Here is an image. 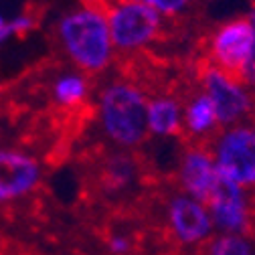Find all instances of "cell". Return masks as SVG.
Listing matches in <instances>:
<instances>
[{
	"instance_id": "1",
	"label": "cell",
	"mask_w": 255,
	"mask_h": 255,
	"mask_svg": "<svg viewBox=\"0 0 255 255\" xmlns=\"http://www.w3.org/2000/svg\"><path fill=\"white\" fill-rule=\"evenodd\" d=\"M55 41L67 63L85 73H106L118 57L104 0H81L55 22Z\"/></svg>"
},
{
	"instance_id": "2",
	"label": "cell",
	"mask_w": 255,
	"mask_h": 255,
	"mask_svg": "<svg viewBox=\"0 0 255 255\" xmlns=\"http://www.w3.org/2000/svg\"><path fill=\"white\" fill-rule=\"evenodd\" d=\"M150 93L132 79L118 77L106 81L95 93V122L102 136L118 150L140 148L150 136L146 126Z\"/></svg>"
},
{
	"instance_id": "3",
	"label": "cell",
	"mask_w": 255,
	"mask_h": 255,
	"mask_svg": "<svg viewBox=\"0 0 255 255\" xmlns=\"http://www.w3.org/2000/svg\"><path fill=\"white\" fill-rule=\"evenodd\" d=\"M110 35L118 55H134L154 47L164 35L166 18L156 10L128 0H104Z\"/></svg>"
},
{
	"instance_id": "4",
	"label": "cell",
	"mask_w": 255,
	"mask_h": 255,
	"mask_svg": "<svg viewBox=\"0 0 255 255\" xmlns=\"http://www.w3.org/2000/svg\"><path fill=\"white\" fill-rule=\"evenodd\" d=\"M209 148L223 178L245 190L255 188V122L221 128Z\"/></svg>"
},
{
	"instance_id": "5",
	"label": "cell",
	"mask_w": 255,
	"mask_h": 255,
	"mask_svg": "<svg viewBox=\"0 0 255 255\" xmlns=\"http://www.w3.org/2000/svg\"><path fill=\"white\" fill-rule=\"evenodd\" d=\"M199 89L213 102L221 128L247 122L255 108L253 91L237 75L223 71L211 63L201 69Z\"/></svg>"
},
{
	"instance_id": "6",
	"label": "cell",
	"mask_w": 255,
	"mask_h": 255,
	"mask_svg": "<svg viewBox=\"0 0 255 255\" xmlns=\"http://www.w3.org/2000/svg\"><path fill=\"white\" fill-rule=\"evenodd\" d=\"M164 223L168 235L180 247H207L217 235L207 203L188 197L180 190L166 199Z\"/></svg>"
},
{
	"instance_id": "7",
	"label": "cell",
	"mask_w": 255,
	"mask_h": 255,
	"mask_svg": "<svg viewBox=\"0 0 255 255\" xmlns=\"http://www.w3.org/2000/svg\"><path fill=\"white\" fill-rule=\"evenodd\" d=\"M255 49V33L249 20L235 16L213 28L207 43L209 63L231 75H241Z\"/></svg>"
},
{
	"instance_id": "8",
	"label": "cell",
	"mask_w": 255,
	"mask_h": 255,
	"mask_svg": "<svg viewBox=\"0 0 255 255\" xmlns=\"http://www.w3.org/2000/svg\"><path fill=\"white\" fill-rule=\"evenodd\" d=\"M43 162L22 148L0 146V209L35 195L43 182Z\"/></svg>"
},
{
	"instance_id": "9",
	"label": "cell",
	"mask_w": 255,
	"mask_h": 255,
	"mask_svg": "<svg viewBox=\"0 0 255 255\" xmlns=\"http://www.w3.org/2000/svg\"><path fill=\"white\" fill-rule=\"evenodd\" d=\"M217 235H243L249 237L253 227V207L249 190L223 178L207 201Z\"/></svg>"
},
{
	"instance_id": "10",
	"label": "cell",
	"mask_w": 255,
	"mask_h": 255,
	"mask_svg": "<svg viewBox=\"0 0 255 255\" xmlns=\"http://www.w3.org/2000/svg\"><path fill=\"white\" fill-rule=\"evenodd\" d=\"M219 180L221 172L207 144H190L182 150L176 162V182L180 193L207 203Z\"/></svg>"
},
{
	"instance_id": "11",
	"label": "cell",
	"mask_w": 255,
	"mask_h": 255,
	"mask_svg": "<svg viewBox=\"0 0 255 255\" xmlns=\"http://www.w3.org/2000/svg\"><path fill=\"white\" fill-rule=\"evenodd\" d=\"M221 130L217 110L207 95L197 89L182 102V134H186L193 144H205Z\"/></svg>"
},
{
	"instance_id": "12",
	"label": "cell",
	"mask_w": 255,
	"mask_h": 255,
	"mask_svg": "<svg viewBox=\"0 0 255 255\" xmlns=\"http://www.w3.org/2000/svg\"><path fill=\"white\" fill-rule=\"evenodd\" d=\"M148 136L170 140L182 134V100L176 93H154L146 110Z\"/></svg>"
},
{
	"instance_id": "13",
	"label": "cell",
	"mask_w": 255,
	"mask_h": 255,
	"mask_svg": "<svg viewBox=\"0 0 255 255\" xmlns=\"http://www.w3.org/2000/svg\"><path fill=\"white\" fill-rule=\"evenodd\" d=\"M91 91L93 85L89 75L73 67L57 71L49 81V98L53 106L65 112H75L83 108L91 98Z\"/></svg>"
},
{
	"instance_id": "14",
	"label": "cell",
	"mask_w": 255,
	"mask_h": 255,
	"mask_svg": "<svg viewBox=\"0 0 255 255\" xmlns=\"http://www.w3.org/2000/svg\"><path fill=\"white\" fill-rule=\"evenodd\" d=\"M138 178V164L130 152L118 150L102 166V188L108 195H120L128 190Z\"/></svg>"
},
{
	"instance_id": "15",
	"label": "cell",
	"mask_w": 255,
	"mask_h": 255,
	"mask_svg": "<svg viewBox=\"0 0 255 255\" xmlns=\"http://www.w3.org/2000/svg\"><path fill=\"white\" fill-rule=\"evenodd\" d=\"M205 255H255V245L243 235H215Z\"/></svg>"
},
{
	"instance_id": "16",
	"label": "cell",
	"mask_w": 255,
	"mask_h": 255,
	"mask_svg": "<svg viewBox=\"0 0 255 255\" xmlns=\"http://www.w3.org/2000/svg\"><path fill=\"white\" fill-rule=\"evenodd\" d=\"M128 2L144 4L152 10H156L158 14H162L166 20H170V18H178V16L186 14L197 0H128Z\"/></svg>"
},
{
	"instance_id": "17",
	"label": "cell",
	"mask_w": 255,
	"mask_h": 255,
	"mask_svg": "<svg viewBox=\"0 0 255 255\" xmlns=\"http://www.w3.org/2000/svg\"><path fill=\"white\" fill-rule=\"evenodd\" d=\"M106 247L112 255H130L134 249V241L132 237L124 233V231H114L108 235L106 239Z\"/></svg>"
},
{
	"instance_id": "18",
	"label": "cell",
	"mask_w": 255,
	"mask_h": 255,
	"mask_svg": "<svg viewBox=\"0 0 255 255\" xmlns=\"http://www.w3.org/2000/svg\"><path fill=\"white\" fill-rule=\"evenodd\" d=\"M10 26H12L14 37H24V35L30 33V30H35V26H37V16L30 12V10L18 12L16 16L10 18Z\"/></svg>"
},
{
	"instance_id": "19",
	"label": "cell",
	"mask_w": 255,
	"mask_h": 255,
	"mask_svg": "<svg viewBox=\"0 0 255 255\" xmlns=\"http://www.w3.org/2000/svg\"><path fill=\"white\" fill-rule=\"evenodd\" d=\"M245 18L249 20V24H251V28H253V33H255V4L247 10V14H245ZM239 79L253 91L255 89V49H253V55H251V59H249V63L245 65V69L241 71V75H239Z\"/></svg>"
},
{
	"instance_id": "20",
	"label": "cell",
	"mask_w": 255,
	"mask_h": 255,
	"mask_svg": "<svg viewBox=\"0 0 255 255\" xmlns=\"http://www.w3.org/2000/svg\"><path fill=\"white\" fill-rule=\"evenodd\" d=\"M6 22H8V18H6L2 12H0V28H2V26H6Z\"/></svg>"
}]
</instances>
